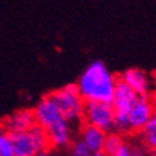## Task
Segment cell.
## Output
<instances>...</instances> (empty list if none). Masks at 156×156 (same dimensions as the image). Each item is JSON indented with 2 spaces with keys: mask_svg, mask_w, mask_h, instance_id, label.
I'll use <instances>...</instances> for the list:
<instances>
[{
  "mask_svg": "<svg viewBox=\"0 0 156 156\" xmlns=\"http://www.w3.org/2000/svg\"><path fill=\"white\" fill-rule=\"evenodd\" d=\"M0 156H15L11 135L0 127Z\"/></svg>",
  "mask_w": 156,
  "mask_h": 156,
  "instance_id": "obj_14",
  "label": "cell"
},
{
  "mask_svg": "<svg viewBox=\"0 0 156 156\" xmlns=\"http://www.w3.org/2000/svg\"><path fill=\"white\" fill-rule=\"evenodd\" d=\"M147 149L142 144L130 145V156H147Z\"/></svg>",
  "mask_w": 156,
  "mask_h": 156,
  "instance_id": "obj_17",
  "label": "cell"
},
{
  "mask_svg": "<svg viewBox=\"0 0 156 156\" xmlns=\"http://www.w3.org/2000/svg\"><path fill=\"white\" fill-rule=\"evenodd\" d=\"M125 144V141L121 135L116 134V133H109L105 137V142H104V147H102V154L104 155H111L115 154L122 145Z\"/></svg>",
  "mask_w": 156,
  "mask_h": 156,
  "instance_id": "obj_13",
  "label": "cell"
},
{
  "mask_svg": "<svg viewBox=\"0 0 156 156\" xmlns=\"http://www.w3.org/2000/svg\"><path fill=\"white\" fill-rule=\"evenodd\" d=\"M68 149H69L68 156H93V152L85 146V144L79 137L74 139Z\"/></svg>",
  "mask_w": 156,
  "mask_h": 156,
  "instance_id": "obj_16",
  "label": "cell"
},
{
  "mask_svg": "<svg viewBox=\"0 0 156 156\" xmlns=\"http://www.w3.org/2000/svg\"><path fill=\"white\" fill-rule=\"evenodd\" d=\"M105 156H130V145L129 144H125L116 151L115 154H111V155H105Z\"/></svg>",
  "mask_w": 156,
  "mask_h": 156,
  "instance_id": "obj_18",
  "label": "cell"
},
{
  "mask_svg": "<svg viewBox=\"0 0 156 156\" xmlns=\"http://www.w3.org/2000/svg\"><path fill=\"white\" fill-rule=\"evenodd\" d=\"M79 139L85 144V146L91 151L93 154L96 152H102V147H104V142H105V137H106V133H104L102 130L94 127L91 125L84 124L80 129L79 133Z\"/></svg>",
  "mask_w": 156,
  "mask_h": 156,
  "instance_id": "obj_11",
  "label": "cell"
},
{
  "mask_svg": "<svg viewBox=\"0 0 156 156\" xmlns=\"http://www.w3.org/2000/svg\"><path fill=\"white\" fill-rule=\"evenodd\" d=\"M116 77L108 69L105 62L94 60L90 62L76 83L84 101L111 102Z\"/></svg>",
  "mask_w": 156,
  "mask_h": 156,
  "instance_id": "obj_1",
  "label": "cell"
},
{
  "mask_svg": "<svg viewBox=\"0 0 156 156\" xmlns=\"http://www.w3.org/2000/svg\"><path fill=\"white\" fill-rule=\"evenodd\" d=\"M136 99L137 95L119 77L116 80L112 99L110 102L115 114H127L135 104Z\"/></svg>",
  "mask_w": 156,
  "mask_h": 156,
  "instance_id": "obj_9",
  "label": "cell"
},
{
  "mask_svg": "<svg viewBox=\"0 0 156 156\" xmlns=\"http://www.w3.org/2000/svg\"><path fill=\"white\" fill-rule=\"evenodd\" d=\"M141 144L147 151H156V111L141 131Z\"/></svg>",
  "mask_w": 156,
  "mask_h": 156,
  "instance_id": "obj_12",
  "label": "cell"
},
{
  "mask_svg": "<svg viewBox=\"0 0 156 156\" xmlns=\"http://www.w3.org/2000/svg\"><path fill=\"white\" fill-rule=\"evenodd\" d=\"M155 111V105L149 96H137L133 108L127 112L130 133H141Z\"/></svg>",
  "mask_w": 156,
  "mask_h": 156,
  "instance_id": "obj_5",
  "label": "cell"
},
{
  "mask_svg": "<svg viewBox=\"0 0 156 156\" xmlns=\"http://www.w3.org/2000/svg\"><path fill=\"white\" fill-rule=\"evenodd\" d=\"M93 156H105L102 152H96V154H93Z\"/></svg>",
  "mask_w": 156,
  "mask_h": 156,
  "instance_id": "obj_20",
  "label": "cell"
},
{
  "mask_svg": "<svg viewBox=\"0 0 156 156\" xmlns=\"http://www.w3.org/2000/svg\"><path fill=\"white\" fill-rule=\"evenodd\" d=\"M45 130L49 146L53 150H64L68 149L74 140L71 124L68 122L64 118L59 119L54 124L48 126Z\"/></svg>",
  "mask_w": 156,
  "mask_h": 156,
  "instance_id": "obj_6",
  "label": "cell"
},
{
  "mask_svg": "<svg viewBox=\"0 0 156 156\" xmlns=\"http://www.w3.org/2000/svg\"><path fill=\"white\" fill-rule=\"evenodd\" d=\"M114 133L124 135L130 133V125H129V119L127 114H115L114 118Z\"/></svg>",
  "mask_w": 156,
  "mask_h": 156,
  "instance_id": "obj_15",
  "label": "cell"
},
{
  "mask_svg": "<svg viewBox=\"0 0 156 156\" xmlns=\"http://www.w3.org/2000/svg\"><path fill=\"white\" fill-rule=\"evenodd\" d=\"M114 118L115 111L110 102H99V101H86L84 105L83 118L84 124L91 125L102 130L104 133L114 131Z\"/></svg>",
  "mask_w": 156,
  "mask_h": 156,
  "instance_id": "obj_4",
  "label": "cell"
},
{
  "mask_svg": "<svg viewBox=\"0 0 156 156\" xmlns=\"http://www.w3.org/2000/svg\"><path fill=\"white\" fill-rule=\"evenodd\" d=\"M35 125V118L31 109H20L16 110L12 114L3 120L2 127L9 134H16V133H23L27 130L31 129Z\"/></svg>",
  "mask_w": 156,
  "mask_h": 156,
  "instance_id": "obj_7",
  "label": "cell"
},
{
  "mask_svg": "<svg viewBox=\"0 0 156 156\" xmlns=\"http://www.w3.org/2000/svg\"><path fill=\"white\" fill-rule=\"evenodd\" d=\"M149 156H156V151H152V152H151Z\"/></svg>",
  "mask_w": 156,
  "mask_h": 156,
  "instance_id": "obj_21",
  "label": "cell"
},
{
  "mask_svg": "<svg viewBox=\"0 0 156 156\" xmlns=\"http://www.w3.org/2000/svg\"><path fill=\"white\" fill-rule=\"evenodd\" d=\"M49 96L54 101L60 115L70 124L81 120L85 101L81 98L76 84H66L65 86L50 93Z\"/></svg>",
  "mask_w": 156,
  "mask_h": 156,
  "instance_id": "obj_2",
  "label": "cell"
},
{
  "mask_svg": "<svg viewBox=\"0 0 156 156\" xmlns=\"http://www.w3.org/2000/svg\"><path fill=\"white\" fill-rule=\"evenodd\" d=\"M10 135L15 156H36L39 152L50 149L45 130L36 124L27 131Z\"/></svg>",
  "mask_w": 156,
  "mask_h": 156,
  "instance_id": "obj_3",
  "label": "cell"
},
{
  "mask_svg": "<svg viewBox=\"0 0 156 156\" xmlns=\"http://www.w3.org/2000/svg\"><path fill=\"white\" fill-rule=\"evenodd\" d=\"M31 110L35 118V124L43 129H46L48 126H50L51 124H54L55 121L62 118L58 108L55 106L54 101L51 100L49 95L41 98Z\"/></svg>",
  "mask_w": 156,
  "mask_h": 156,
  "instance_id": "obj_8",
  "label": "cell"
},
{
  "mask_svg": "<svg viewBox=\"0 0 156 156\" xmlns=\"http://www.w3.org/2000/svg\"><path fill=\"white\" fill-rule=\"evenodd\" d=\"M36 156H59V155L55 152V150L48 149V150H44V151H41V152H39Z\"/></svg>",
  "mask_w": 156,
  "mask_h": 156,
  "instance_id": "obj_19",
  "label": "cell"
},
{
  "mask_svg": "<svg viewBox=\"0 0 156 156\" xmlns=\"http://www.w3.org/2000/svg\"><path fill=\"white\" fill-rule=\"evenodd\" d=\"M120 79L133 90V91L137 96H149L150 89H151V83L147 74L137 68H130L126 69Z\"/></svg>",
  "mask_w": 156,
  "mask_h": 156,
  "instance_id": "obj_10",
  "label": "cell"
}]
</instances>
